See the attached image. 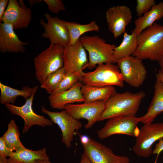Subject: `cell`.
Instances as JSON below:
<instances>
[{"label":"cell","mask_w":163,"mask_h":163,"mask_svg":"<svg viewBox=\"0 0 163 163\" xmlns=\"http://www.w3.org/2000/svg\"><path fill=\"white\" fill-rule=\"evenodd\" d=\"M145 96L142 91L136 93L116 92L106 102L98 121L120 116H135Z\"/></svg>","instance_id":"cell-1"},{"label":"cell","mask_w":163,"mask_h":163,"mask_svg":"<svg viewBox=\"0 0 163 163\" xmlns=\"http://www.w3.org/2000/svg\"><path fill=\"white\" fill-rule=\"evenodd\" d=\"M137 40L133 56L142 60L158 61L163 54V24L155 23L137 36Z\"/></svg>","instance_id":"cell-2"},{"label":"cell","mask_w":163,"mask_h":163,"mask_svg":"<svg viewBox=\"0 0 163 163\" xmlns=\"http://www.w3.org/2000/svg\"><path fill=\"white\" fill-rule=\"evenodd\" d=\"M80 40L85 50L88 53L89 59L87 68L91 69L97 65L107 63H117L114 58V50L117 46L110 44L98 35L81 37Z\"/></svg>","instance_id":"cell-3"},{"label":"cell","mask_w":163,"mask_h":163,"mask_svg":"<svg viewBox=\"0 0 163 163\" xmlns=\"http://www.w3.org/2000/svg\"><path fill=\"white\" fill-rule=\"evenodd\" d=\"M64 48L50 44L34 58L35 75L41 84L49 75L63 66Z\"/></svg>","instance_id":"cell-4"},{"label":"cell","mask_w":163,"mask_h":163,"mask_svg":"<svg viewBox=\"0 0 163 163\" xmlns=\"http://www.w3.org/2000/svg\"><path fill=\"white\" fill-rule=\"evenodd\" d=\"M80 82L84 85L99 87L124 86V81L119 68L114 64L110 63L98 65L92 72L83 71Z\"/></svg>","instance_id":"cell-5"},{"label":"cell","mask_w":163,"mask_h":163,"mask_svg":"<svg viewBox=\"0 0 163 163\" xmlns=\"http://www.w3.org/2000/svg\"><path fill=\"white\" fill-rule=\"evenodd\" d=\"M80 136L84 153L91 163H129L128 157L115 154L110 148L87 136Z\"/></svg>","instance_id":"cell-6"},{"label":"cell","mask_w":163,"mask_h":163,"mask_svg":"<svg viewBox=\"0 0 163 163\" xmlns=\"http://www.w3.org/2000/svg\"><path fill=\"white\" fill-rule=\"evenodd\" d=\"M136 138L135 144L132 148L134 153L139 157H149L152 153L153 144L163 138V122L144 124Z\"/></svg>","instance_id":"cell-7"},{"label":"cell","mask_w":163,"mask_h":163,"mask_svg":"<svg viewBox=\"0 0 163 163\" xmlns=\"http://www.w3.org/2000/svg\"><path fill=\"white\" fill-rule=\"evenodd\" d=\"M138 117L136 116H120L108 119L104 126L97 132L101 139L116 134H123L136 137L139 129Z\"/></svg>","instance_id":"cell-8"},{"label":"cell","mask_w":163,"mask_h":163,"mask_svg":"<svg viewBox=\"0 0 163 163\" xmlns=\"http://www.w3.org/2000/svg\"><path fill=\"white\" fill-rule=\"evenodd\" d=\"M41 110L42 113L50 117L53 123L59 127L61 131L62 142L67 148H70L75 131L82 127V122L74 118L65 109L60 112H53L42 105Z\"/></svg>","instance_id":"cell-9"},{"label":"cell","mask_w":163,"mask_h":163,"mask_svg":"<svg viewBox=\"0 0 163 163\" xmlns=\"http://www.w3.org/2000/svg\"><path fill=\"white\" fill-rule=\"evenodd\" d=\"M36 93H34L30 97L26 99L25 103L21 106H18L8 103L4 104L11 114L19 116L23 119L24 125L22 134L27 133L30 127L34 125H38L44 127L52 126L53 124L50 120L46 118L44 116L38 115L34 111L32 105Z\"/></svg>","instance_id":"cell-10"},{"label":"cell","mask_w":163,"mask_h":163,"mask_svg":"<svg viewBox=\"0 0 163 163\" xmlns=\"http://www.w3.org/2000/svg\"><path fill=\"white\" fill-rule=\"evenodd\" d=\"M117 63L124 82L136 88L142 85L147 72L142 60L131 56L118 60Z\"/></svg>","instance_id":"cell-11"},{"label":"cell","mask_w":163,"mask_h":163,"mask_svg":"<svg viewBox=\"0 0 163 163\" xmlns=\"http://www.w3.org/2000/svg\"><path fill=\"white\" fill-rule=\"evenodd\" d=\"M47 20L41 19L39 23L44 28L42 37L50 40L51 44L59 45L64 47L69 44V36L65 21L57 17H52L48 13L44 15Z\"/></svg>","instance_id":"cell-12"},{"label":"cell","mask_w":163,"mask_h":163,"mask_svg":"<svg viewBox=\"0 0 163 163\" xmlns=\"http://www.w3.org/2000/svg\"><path fill=\"white\" fill-rule=\"evenodd\" d=\"M105 103L102 101L91 102H83L78 104H71L66 105L64 109L66 110L76 119H85L87 123L85 128H91L98 120L105 109Z\"/></svg>","instance_id":"cell-13"},{"label":"cell","mask_w":163,"mask_h":163,"mask_svg":"<svg viewBox=\"0 0 163 163\" xmlns=\"http://www.w3.org/2000/svg\"><path fill=\"white\" fill-rule=\"evenodd\" d=\"M31 10L23 0H9L0 23L11 24L14 29L26 28L31 20Z\"/></svg>","instance_id":"cell-14"},{"label":"cell","mask_w":163,"mask_h":163,"mask_svg":"<svg viewBox=\"0 0 163 163\" xmlns=\"http://www.w3.org/2000/svg\"><path fill=\"white\" fill-rule=\"evenodd\" d=\"M105 17L108 28L116 38L125 32L127 26L132 18L131 11L128 6H114L107 10Z\"/></svg>","instance_id":"cell-15"},{"label":"cell","mask_w":163,"mask_h":163,"mask_svg":"<svg viewBox=\"0 0 163 163\" xmlns=\"http://www.w3.org/2000/svg\"><path fill=\"white\" fill-rule=\"evenodd\" d=\"M86 50L79 40L74 44L64 47V68L66 73H75L87 68L88 62Z\"/></svg>","instance_id":"cell-16"},{"label":"cell","mask_w":163,"mask_h":163,"mask_svg":"<svg viewBox=\"0 0 163 163\" xmlns=\"http://www.w3.org/2000/svg\"><path fill=\"white\" fill-rule=\"evenodd\" d=\"M10 24L0 23V51L1 53H18L25 51L28 42L21 41Z\"/></svg>","instance_id":"cell-17"},{"label":"cell","mask_w":163,"mask_h":163,"mask_svg":"<svg viewBox=\"0 0 163 163\" xmlns=\"http://www.w3.org/2000/svg\"><path fill=\"white\" fill-rule=\"evenodd\" d=\"M83 85L79 81L67 90L50 94L48 99L50 106L54 109L62 110L67 105L84 102L85 99L81 91Z\"/></svg>","instance_id":"cell-18"},{"label":"cell","mask_w":163,"mask_h":163,"mask_svg":"<svg viewBox=\"0 0 163 163\" xmlns=\"http://www.w3.org/2000/svg\"><path fill=\"white\" fill-rule=\"evenodd\" d=\"M154 94L147 113L138 117L139 122L144 124L152 123L156 117L163 112V84L156 77Z\"/></svg>","instance_id":"cell-19"},{"label":"cell","mask_w":163,"mask_h":163,"mask_svg":"<svg viewBox=\"0 0 163 163\" xmlns=\"http://www.w3.org/2000/svg\"><path fill=\"white\" fill-rule=\"evenodd\" d=\"M38 88L37 85L33 87L28 86L23 87L21 90L12 88L0 82V103L5 104L8 103L14 104L17 98L19 96L23 97L25 99L30 97Z\"/></svg>","instance_id":"cell-20"},{"label":"cell","mask_w":163,"mask_h":163,"mask_svg":"<svg viewBox=\"0 0 163 163\" xmlns=\"http://www.w3.org/2000/svg\"><path fill=\"white\" fill-rule=\"evenodd\" d=\"M8 163H35L37 160L49 161L46 148L34 151L26 147L14 152L7 158Z\"/></svg>","instance_id":"cell-21"},{"label":"cell","mask_w":163,"mask_h":163,"mask_svg":"<svg viewBox=\"0 0 163 163\" xmlns=\"http://www.w3.org/2000/svg\"><path fill=\"white\" fill-rule=\"evenodd\" d=\"M163 17V2L156 4L147 12L134 21L135 27L132 30L138 36L143 30L151 27L155 22Z\"/></svg>","instance_id":"cell-22"},{"label":"cell","mask_w":163,"mask_h":163,"mask_svg":"<svg viewBox=\"0 0 163 163\" xmlns=\"http://www.w3.org/2000/svg\"><path fill=\"white\" fill-rule=\"evenodd\" d=\"M81 91L85 99L84 102L102 101L106 103L117 92L113 86L99 87L84 84Z\"/></svg>","instance_id":"cell-23"},{"label":"cell","mask_w":163,"mask_h":163,"mask_svg":"<svg viewBox=\"0 0 163 163\" xmlns=\"http://www.w3.org/2000/svg\"><path fill=\"white\" fill-rule=\"evenodd\" d=\"M137 45V36L133 31L130 34L125 32L121 43L114 50V58L117 61L131 56L136 51Z\"/></svg>","instance_id":"cell-24"},{"label":"cell","mask_w":163,"mask_h":163,"mask_svg":"<svg viewBox=\"0 0 163 163\" xmlns=\"http://www.w3.org/2000/svg\"><path fill=\"white\" fill-rule=\"evenodd\" d=\"M65 24L69 34V44L71 45L77 42L83 34L90 31H98L100 30L99 27L95 21L86 24L65 21Z\"/></svg>","instance_id":"cell-25"},{"label":"cell","mask_w":163,"mask_h":163,"mask_svg":"<svg viewBox=\"0 0 163 163\" xmlns=\"http://www.w3.org/2000/svg\"><path fill=\"white\" fill-rule=\"evenodd\" d=\"M19 128L14 119L11 120L8 124L7 130L1 137L7 146L13 151L25 147L20 138Z\"/></svg>","instance_id":"cell-26"},{"label":"cell","mask_w":163,"mask_h":163,"mask_svg":"<svg viewBox=\"0 0 163 163\" xmlns=\"http://www.w3.org/2000/svg\"><path fill=\"white\" fill-rule=\"evenodd\" d=\"M66 74L63 67L49 75L41 84L40 87L48 94H52L57 88Z\"/></svg>","instance_id":"cell-27"},{"label":"cell","mask_w":163,"mask_h":163,"mask_svg":"<svg viewBox=\"0 0 163 163\" xmlns=\"http://www.w3.org/2000/svg\"><path fill=\"white\" fill-rule=\"evenodd\" d=\"M83 71L75 73H66L60 83L52 94L64 91L72 88L77 83L80 81L82 73Z\"/></svg>","instance_id":"cell-28"},{"label":"cell","mask_w":163,"mask_h":163,"mask_svg":"<svg viewBox=\"0 0 163 163\" xmlns=\"http://www.w3.org/2000/svg\"><path fill=\"white\" fill-rule=\"evenodd\" d=\"M136 2V11L139 17L148 12L156 4L154 0H137Z\"/></svg>","instance_id":"cell-29"},{"label":"cell","mask_w":163,"mask_h":163,"mask_svg":"<svg viewBox=\"0 0 163 163\" xmlns=\"http://www.w3.org/2000/svg\"><path fill=\"white\" fill-rule=\"evenodd\" d=\"M48 6L49 10L53 14H58L61 11H65L66 8L63 2L60 0H43Z\"/></svg>","instance_id":"cell-30"},{"label":"cell","mask_w":163,"mask_h":163,"mask_svg":"<svg viewBox=\"0 0 163 163\" xmlns=\"http://www.w3.org/2000/svg\"><path fill=\"white\" fill-rule=\"evenodd\" d=\"M14 151L8 147L6 145L3 139L0 138V155L5 157H9Z\"/></svg>","instance_id":"cell-31"},{"label":"cell","mask_w":163,"mask_h":163,"mask_svg":"<svg viewBox=\"0 0 163 163\" xmlns=\"http://www.w3.org/2000/svg\"><path fill=\"white\" fill-rule=\"evenodd\" d=\"M158 140V142L155 145V147L152 151V153L157 154V157L163 150V138H161Z\"/></svg>","instance_id":"cell-32"},{"label":"cell","mask_w":163,"mask_h":163,"mask_svg":"<svg viewBox=\"0 0 163 163\" xmlns=\"http://www.w3.org/2000/svg\"><path fill=\"white\" fill-rule=\"evenodd\" d=\"M9 0H0V22L6 10Z\"/></svg>","instance_id":"cell-33"},{"label":"cell","mask_w":163,"mask_h":163,"mask_svg":"<svg viewBox=\"0 0 163 163\" xmlns=\"http://www.w3.org/2000/svg\"><path fill=\"white\" fill-rule=\"evenodd\" d=\"M79 163H91L89 159L83 153L81 156L80 161Z\"/></svg>","instance_id":"cell-34"},{"label":"cell","mask_w":163,"mask_h":163,"mask_svg":"<svg viewBox=\"0 0 163 163\" xmlns=\"http://www.w3.org/2000/svg\"><path fill=\"white\" fill-rule=\"evenodd\" d=\"M158 62L160 67V69L159 70L163 74V54Z\"/></svg>","instance_id":"cell-35"},{"label":"cell","mask_w":163,"mask_h":163,"mask_svg":"<svg viewBox=\"0 0 163 163\" xmlns=\"http://www.w3.org/2000/svg\"><path fill=\"white\" fill-rule=\"evenodd\" d=\"M28 2L29 4L31 6H32L36 3H40L42 2V0H28Z\"/></svg>","instance_id":"cell-36"},{"label":"cell","mask_w":163,"mask_h":163,"mask_svg":"<svg viewBox=\"0 0 163 163\" xmlns=\"http://www.w3.org/2000/svg\"><path fill=\"white\" fill-rule=\"evenodd\" d=\"M156 77H157L163 84V74L159 70L158 72L156 74Z\"/></svg>","instance_id":"cell-37"},{"label":"cell","mask_w":163,"mask_h":163,"mask_svg":"<svg viewBox=\"0 0 163 163\" xmlns=\"http://www.w3.org/2000/svg\"><path fill=\"white\" fill-rule=\"evenodd\" d=\"M0 163H8L6 157L0 155Z\"/></svg>","instance_id":"cell-38"},{"label":"cell","mask_w":163,"mask_h":163,"mask_svg":"<svg viewBox=\"0 0 163 163\" xmlns=\"http://www.w3.org/2000/svg\"><path fill=\"white\" fill-rule=\"evenodd\" d=\"M35 163H52L51 162L50 160L46 161L44 160H36Z\"/></svg>","instance_id":"cell-39"},{"label":"cell","mask_w":163,"mask_h":163,"mask_svg":"<svg viewBox=\"0 0 163 163\" xmlns=\"http://www.w3.org/2000/svg\"><path fill=\"white\" fill-rule=\"evenodd\" d=\"M155 163H156V161H155Z\"/></svg>","instance_id":"cell-40"}]
</instances>
